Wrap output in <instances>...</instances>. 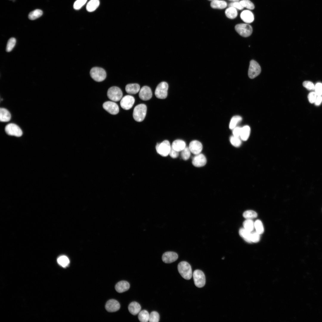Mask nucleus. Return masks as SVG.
<instances>
[{
  "label": "nucleus",
  "mask_w": 322,
  "mask_h": 322,
  "mask_svg": "<svg viewBox=\"0 0 322 322\" xmlns=\"http://www.w3.org/2000/svg\"><path fill=\"white\" fill-rule=\"evenodd\" d=\"M230 140L232 145L236 147H239L241 144V141L239 137L233 135L230 137Z\"/></svg>",
  "instance_id": "obj_37"
},
{
  "label": "nucleus",
  "mask_w": 322,
  "mask_h": 322,
  "mask_svg": "<svg viewBox=\"0 0 322 322\" xmlns=\"http://www.w3.org/2000/svg\"><path fill=\"white\" fill-rule=\"evenodd\" d=\"M11 118V114L7 110L4 108H0V120L1 122H8L10 120Z\"/></svg>",
  "instance_id": "obj_23"
},
{
  "label": "nucleus",
  "mask_w": 322,
  "mask_h": 322,
  "mask_svg": "<svg viewBox=\"0 0 322 322\" xmlns=\"http://www.w3.org/2000/svg\"><path fill=\"white\" fill-rule=\"evenodd\" d=\"M261 68L259 64L256 61L252 60L250 62L248 71L249 77L253 79L258 76L261 72Z\"/></svg>",
  "instance_id": "obj_10"
},
{
  "label": "nucleus",
  "mask_w": 322,
  "mask_h": 322,
  "mask_svg": "<svg viewBox=\"0 0 322 322\" xmlns=\"http://www.w3.org/2000/svg\"><path fill=\"white\" fill-rule=\"evenodd\" d=\"M16 43V40L14 38H10L7 42L6 51L7 52H11L14 47Z\"/></svg>",
  "instance_id": "obj_34"
},
{
  "label": "nucleus",
  "mask_w": 322,
  "mask_h": 322,
  "mask_svg": "<svg viewBox=\"0 0 322 322\" xmlns=\"http://www.w3.org/2000/svg\"><path fill=\"white\" fill-rule=\"evenodd\" d=\"M208 0L211 1H215L218 0Z\"/></svg>",
  "instance_id": "obj_51"
},
{
  "label": "nucleus",
  "mask_w": 322,
  "mask_h": 322,
  "mask_svg": "<svg viewBox=\"0 0 322 322\" xmlns=\"http://www.w3.org/2000/svg\"><path fill=\"white\" fill-rule=\"evenodd\" d=\"M230 1H231L233 2L238 1L239 0H229Z\"/></svg>",
  "instance_id": "obj_50"
},
{
  "label": "nucleus",
  "mask_w": 322,
  "mask_h": 322,
  "mask_svg": "<svg viewBox=\"0 0 322 322\" xmlns=\"http://www.w3.org/2000/svg\"><path fill=\"white\" fill-rule=\"evenodd\" d=\"M303 85L304 87L308 90H315V86L313 83L310 81H304L303 82Z\"/></svg>",
  "instance_id": "obj_43"
},
{
  "label": "nucleus",
  "mask_w": 322,
  "mask_h": 322,
  "mask_svg": "<svg viewBox=\"0 0 322 322\" xmlns=\"http://www.w3.org/2000/svg\"><path fill=\"white\" fill-rule=\"evenodd\" d=\"M239 2L244 7L250 10H253L254 8V4L249 0H242Z\"/></svg>",
  "instance_id": "obj_39"
},
{
  "label": "nucleus",
  "mask_w": 322,
  "mask_h": 322,
  "mask_svg": "<svg viewBox=\"0 0 322 322\" xmlns=\"http://www.w3.org/2000/svg\"><path fill=\"white\" fill-rule=\"evenodd\" d=\"M149 314L146 310H143L140 311L138 315V318L141 322H147L149 321Z\"/></svg>",
  "instance_id": "obj_29"
},
{
  "label": "nucleus",
  "mask_w": 322,
  "mask_h": 322,
  "mask_svg": "<svg viewBox=\"0 0 322 322\" xmlns=\"http://www.w3.org/2000/svg\"><path fill=\"white\" fill-rule=\"evenodd\" d=\"M99 4V0H90L87 4L86 10L89 12H93L98 7Z\"/></svg>",
  "instance_id": "obj_25"
},
{
  "label": "nucleus",
  "mask_w": 322,
  "mask_h": 322,
  "mask_svg": "<svg viewBox=\"0 0 322 322\" xmlns=\"http://www.w3.org/2000/svg\"><path fill=\"white\" fill-rule=\"evenodd\" d=\"M242 120V117L239 115H236L233 117L231 118L229 124V128L230 129H233L236 127L237 124L240 122Z\"/></svg>",
  "instance_id": "obj_30"
},
{
  "label": "nucleus",
  "mask_w": 322,
  "mask_h": 322,
  "mask_svg": "<svg viewBox=\"0 0 322 322\" xmlns=\"http://www.w3.org/2000/svg\"><path fill=\"white\" fill-rule=\"evenodd\" d=\"M168 83L163 81L159 83L157 86L155 91V95L156 97L160 99H165L166 98L168 95Z\"/></svg>",
  "instance_id": "obj_4"
},
{
  "label": "nucleus",
  "mask_w": 322,
  "mask_h": 322,
  "mask_svg": "<svg viewBox=\"0 0 322 322\" xmlns=\"http://www.w3.org/2000/svg\"><path fill=\"white\" fill-rule=\"evenodd\" d=\"M322 102V97L321 96H318L315 102V105L318 106L321 104Z\"/></svg>",
  "instance_id": "obj_49"
},
{
  "label": "nucleus",
  "mask_w": 322,
  "mask_h": 322,
  "mask_svg": "<svg viewBox=\"0 0 322 322\" xmlns=\"http://www.w3.org/2000/svg\"><path fill=\"white\" fill-rule=\"evenodd\" d=\"M225 13L226 16L230 19H234L236 18L237 15L236 9L232 7H229L227 9Z\"/></svg>",
  "instance_id": "obj_28"
},
{
  "label": "nucleus",
  "mask_w": 322,
  "mask_h": 322,
  "mask_svg": "<svg viewBox=\"0 0 322 322\" xmlns=\"http://www.w3.org/2000/svg\"><path fill=\"white\" fill-rule=\"evenodd\" d=\"M191 151L188 147H186L182 151L181 156L182 158L184 160H187L190 157Z\"/></svg>",
  "instance_id": "obj_38"
},
{
  "label": "nucleus",
  "mask_w": 322,
  "mask_h": 322,
  "mask_svg": "<svg viewBox=\"0 0 322 322\" xmlns=\"http://www.w3.org/2000/svg\"><path fill=\"white\" fill-rule=\"evenodd\" d=\"M210 5L213 8L223 9L227 7V3L224 1L218 0L212 1Z\"/></svg>",
  "instance_id": "obj_27"
},
{
  "label": "nucleus",
  "mask_w": 322,
  "mask_h": 322,
  "mask_svg": "<svg viewBox=\"0 0 322 322\" xmlns=\"http://www.w3.org/2000/svg\"><path fill=\"white\" fill-rule=\"evenodd\" d=\"M229 7H232L236 8V9L241 10L243 9L244 7L242 6L240 2L238 1L230 3L228 5Z\"/></svg>",
  "instance_id": "obj_46"
},
{
  "label": "nucleus",
  "mask_w": 322,
  "mask_h": 322,
  "mask_svg": "<svg viewBox=\"0 0 322 322\" xmlns=\"http://www.w3.org/2000/svg\"><path fill=\"white\" fill-rule=\"evenodd\" d=\"M193 276L194 284L196 287L201 288L205 285V276L202 271L199 270H196L194 271Z\"/></svg>",
  "instance_id": "obj_8"
},
{
  "label": "nucleus",
  "mask_w": 322,
  "mask_h": 322,
  "mask_svg": "<svg viewBox=\"0 0 322 322\" xmlns=\"http://www.w3.org/2000/svg\"><path fill=\"white\" fill-rule=\"evenodd\" d=\"M178 258L177 254L174 252L168 251L165 253L162 256V261L166 263H170L176 261Z\"/></svg>",
  "instance_id": "obj_17"
},
{
  "label": "nucleus",
  "mask_w": 322,
  "mask_h": 322,
  "mask_svg": "<svg viewBox=\"0 0 322 322\" xmlns=\"http://www.w3.org/2000/svg\"><path fill=\"white\" fill-rule=\"evenodd\" d=\"M178 270L181 276L185 279L189 280L192 277V271L190 265L187 262L182 261L178 264Z\"/></svg>",
  "instance_id": "obj_1"
},
{
  "label": "nucleus",
  "mask_w": 322,
  "mask_h": 322,
  "mask_svg": "<svg viewBox=\"0 0 322 322\" xmlns=\"http://www.w3.org/2000/svg\"><path fill=\"white\" fill-rule=\"evenodd\" d=\"M130 287L128 282L125 281H120L115 285V288L118 292L122 293L128 290Z\"/></svg>",
  "instance_id": "obj_19"
},
{
  "label": "nucleus",
  "mask_w": 322,
  "mask_h": 322,
  "mask_svg": "<svg viewBox=\"0 0 322 322\" xmlns=\"http://www.w3.org/2000/svg\"><path fill=\"white\" fill-rule=\"evenodd\" d=\"M152 96V92L149 87L147 86H144L140 89L139 96L142 100H148L151 98Z\"/></svg>",
  "instance_id": "obj_14"
},
{
  "label": "nucleus",
  "mask_w": 322,
  "mask_h": 322,
  "mask_svg": "<svg viewBox=\"0 0 322 322\" xmlns=\"http://www.w3.org/2000/svg\"><path fill=\"white\" fill-rule=\"evenodd\" d=\"M235 28L236 31L240 35L245 37L250 36L253 31L252 27L247 24H237L236 25Z\"/></svg>",
  "instance_id": "obj_6"
},
{
  "label": "nucleus",
  "mask_w": 322,
  "mask_h": 322,
  "mask_svg": "<svg viewBox=\"0 0 322 322\" xmlns=\"http://www.w3.org/2000/svg\"><path fill=\"white\" fill-rule=\"evenodd\" d=\"M171 146L174 150L179 152L182 151L186 147V144L182 140H177L174 141Z\"/></svg>",
  "instance_id": "obj_22"
},
{
  "label": "nucleus",
  "mask_w": 322,
  "mask_h": 322,
  "mask_svg": "<svg viewBox=\"0 0 322 322\" xmlns=\"http://www.w3.org/2000/svg\"><path fill=\"white\" fill-rule=\"evenodd\" d=\"M135 99L133 97L130 95H126L122 98L120 104L123 109L128 110L132 108Z\"/></svg>",
  "instance_id": "obj_11"
},
{
  "label": "nucleus",
  "mask_w": 322,
  "mask_h": 322,
  "mask_svg": "<svg viewBox=\"0 0 322 322\" xmlns=\"http://www.w3.org/2000/svg\"><path fill=\"white\" fill-rule=\"evenodd\" d=\"M141 309L140 305L136 301L131 303L129 305L128 309L132 315H135L139 313Z\"/></svg>",
  "instance_id": "obj_21"
},
{
  "label": "nucleus",
  "mask_w": 322,
  "mask_h": 322,
  "mask_svg": "<svg viewBox=\"0 0 322 322\" xmlns=\"http://www.w3.org/2000/svg\"><path fill=\"white\" fill-rule=\"evenodd\" d=\"M140 87L137 83H130L127 84L125 87L126 92L130 94H135L140 90Z\"/></svg>",
  "instance_id": "obj_20"
},
{
  "label": "nucleus",
  "mask_w": 322,
  "mask_h": 322,
  "mask_svg": "<svg viewBox=\"0 0 322 322\" xmlns=\"http://www.w3.org/2000/svg\"><path fill=\"white\" fill-rule=\"evenodd\" d=\"M43 13V11L41 10L36 9L29 13L28 18L31 20H34L42 16Z\"/></svg>",
  "instance_id": "obj_31"
},
{
  "label": "nucleus",
  "mask_w": 322,
  "mask_h": 322,
  "mask_svg": "<svg viewBox=\"0 0 322 322\" xmlns=\"http://www.w3.org/2000/svg\"><path fill=\"white\" fill-rule=\"evenodd\" d=\"M91 77L95 81L100 82L104 80L106 78V73L103 68L95 67L92 68L90 72Z\"/></svg>",
  "instance_id": "obj_3"
},
{
  "label": "nucleus",
  "mask_w": 322,
  "mask_h": 322,
  "mask_svg": "<svg viewBox=\"0 0 322 322\" xmlns=\"http://www.w3.org/2000/svg\"><path fill=\"white\" fill-rule=\"evenodd\" d=\"M58 263L63 267L68 266L69 263V260L68 258L65 256H60L57 259Z\"/></svg>",
  "instance_id": "obj_32"
},
{
  "label": "nucleus",
  "mask_w": 322,
  "mask_h": 322,
  "mask_svg": "<svg viewBox=\"0 0 322 322\" xmlns=\"http://www.w3.org/2000/svg\"><path fill=\"white\" fill-rule=\"evenodd\" d=\"M171 146L169 142L167 140H165L160 143H157L156 146V149L158 153L163 157H166L169 154Z\"/></svg>",
  "instance_id": "obj_7"
},
{
  "label": "nucleus",
  "mask_w": 322,
  "mask_h": 322,
  "mask_svg": "<svg viewBox=\"0 0 322 322\" xmlns=\"http://www.w3.org/2000/svg\"><path fill=\"white\" fill-rule=\"evenodd\" d=\"M260 234L256 231L251 232L250 239L252 242L256 243L260 240Z\"/></svg>",
  "instance_id": "obj_42"
},
{
  "label": "nucleus",
  "mask_w": 322,
  "mask_h": 322,
  "mask_svg": "<svg viewBox=\"0 0 322 322\" xmlns=\"http://www.w3.org/2000/svg\"><path fill=\"white\" fill-rule=\"evenodd\" d=\"M103 107L105 110L112 114H116L119 112V106L114 101L106 102L103 103Z\"/></svg>",
  "instance_id": "obj_12"
},
{
  "label": "nucleus",
  "mask_w": 322,
  "mask_h": 322,
  "mask_svg": "<svg viewBox=\"0 0 322 322\" xmlns=\"http://www.w3.org/2000/svg\"><path fill=\"white\" fill-rule=\"evenodd\" d=\"M251 232L247 230L244 228H240L239 231L240 236L245 241L250 243L252 242L250 239Z\"/></svg>",
  "instance_id": "obj_24"
},
{
  "label": "nucleus",
  "mask_w": 322,
  "mask_h": 322,
  "mask_svg": "<svg viewBox=\"0 0 322 322\" xmlns=\"http://www.w3.org/2000/svg\"><path fill=\"white\" fill-rule=\"evenodd\" d=\"M160 320V315L157 312L154 311L149 314V321L150 322H158Z\"/></svg>",
  "instance_id": "obj_40"
},
{
  "label": "nucleus",
  "mask_w": 322,
  "mask_h": 322,
  "mask_svg": "<svg viewBox=\"0 0 322 322\" xmlns=\"http://www.w3.org/2000/svg\"><path fill=\"white\" fill-rule=\"evenodd\" d=\"M244 228L247 230L252 232L254 229V224L253 221L250 219H247L243 223Z\"/></svg>",
  "instance_id": "obj_33"
},
{
  "label": "nucleus",
  "mask_w": 322,
  "mask_h": 322,
  "mask_svg": "<svg viewBox=\"0 0 322 322\" xmlns=\"http://www.w3.org/2000/svg\"><path fill=\"white\" fill-rule=\"evenodd\" d=\"M107 96L108 98L114 102L118 101L121 100L123 93L121 89L118 87L113 86L108 89Z\"/></svg>",
  "instance_id": "obj_5"
},
{
  "label": "nucleus",
  "mask_w": 322,
  "mask_h": 322,
  "mask_svg": "<svg viewBox=\"0 0 322 322\" xmlns=\"http://www.w3.org/2000/svg\"><path fill=\"white\" fill-rule=\"evenodd\" d=\"M250 128L248 126H245L241 128L240 137L242 140L246 141L248 138L250 133Z\"/></svg>",
  "instance_id": "obj_26"
},
{
  "label": "nucleus",
  "mask_w": 322,
  "mask_h": 322,
  "mask_svg": "<svg viewBox=\"0 0 322 322\" xmlns=\"http://www.w3.org/2000/svg\"><path fill=\"white\" fill-rule=\"evenodd\" d=\"M242 19L247 23H250L254 20V16L252 13L249 10L243 11L240 14Z\"/></svg>",
  "instance_id": "obj_18"
},
{
  "label": "nucleus",
  "mask_w": 322,
  "mask_h": 322,
  "mask_svg": "<svg viewBox=\"0 0 322 322\" xmlns=\"http://www.w3.org/2000/svg\"><path fill=\"white\" fill-rule=\"evenodd\" d=\"M254 224L256 231L260 234L263 233L264 228L261 222L259 220H257L255 222Z\"/></svg>",
  "instance_id": "obj_35"
},
{
  "label": "nucleus",
  "mask_w": 322,
  "mask_h": 322,
  "mask_svg": "<svg viewBox=\"0 0 322 322\" xmlns=\"http://www.w3.org/2000/svg\"><path fill=\"white\" fill-rule=\"evenodd\" d=\"M244 217L247 219H252L256 217L257 213L252 210H248L245 211L243 214Z\"/></svg>",
  "instance_id": "obj_36"
},
{
  "label": "nucleus",
  "mask_w": 322,
  "mask_h": 322,
  "mask_svg": "<svg viewBox=\"0 0 322 322\" xmlns=\"http://www.w3.org/2000/svg\"><path fill=\"white\" fill-rule=\"evenodd\" d=\"M317 96V95L315 92H310L308 96L309 102L311 103H314Z\"/></svg>",
  "instance_id": "obj_45"
},
{
  "label": "nucleus",
  "mask_w": 322,
  "mask_h": 322,
  "mask_svg": "<svg viewBox=\"0 0 322 322\" xmlns=\"http://www.w3.org/2000/svg\"><path fill=\"white\" fill-rule=\"evenodd\" d=\"M87 0H77L74 3V8L75 10L80 9L87 1Z\"/></svg>",
  "instance_id": "obj_41"
},
{
  "label": "nucleus",
  "mask_w": 322,
  "mask_h": 322,
  "mask_svg": "<svg viewBox=\"0 0 322 322\" xmlns=\"http://www.w3.org/2000/svg\"><path fill=\"white\" fill-rule=\"evenodd\" d=\"M147 109L146 105L143 104H140L135 106L133 113L134 120L138 122L142 121L146 116Z\"/></svg>",
  "instance_id": "obj_2"
},
{
  "label": "nucleus",
  "mask_w": 322,
  "mask_h": 322,
  "mask_svg": "<svg viewBox=\"0 0 322 322\" xmlns=\"http://www.w3.org/2000/svg\"><path fill=\"white\" fill-rule=\"evenodd\" d=\"M207 159L205 156L202 154L195 155L192 160L193 165L196 167H201L205 165Z\"/></svg>",
  "instance_id": "obj_13"
},
{
  "label": "nucleus",
  "mask_w": 322,
  "mask_h": 322,
  "mask_svg": "<svg viewBox=\"0 0 322 322\" xmlns=\"http://www.w3.org/2000/svg\"><path fill=\"white\" fill-rule=\"evenodd\" d=\"M189 148L191 152L196 155L200 153L202 149V145L199 141L193 140L190 143Z\"/></svg>",
  "instance_id": "obj_15"
},
{
  "label": "nucleus",
  "mask_w": 322,
  "mask_h": 322,
  "mask_svg": "<svg viewBox=\"0 0 322 322\" xmlns=\"http://www.w3.org/2000/svg\"><path fill=\"white\" fill-rule=\"evenodd\" d=\"M169 154L172 158H176L179 156V152L174 150L171 146Z\"/></svg>",
  "instance_id": "obj_47"
},
{
  "label": "nucleus",
  "mask_w": 322,
  "mask_h": 322,
  "mask_svg": "<svg viewBox=\"0 0 322 322\" xmlns=\"http://www.w3.org/2000/svg\"><path fill=\"white\" fill-rule=\"evenodd\" d=\"M241 128L237 127L235 128L233 131V135L237 137H240Z\"/></svg>",
  "instance_id": "obj_48"
},
{
  "label": "nucleus",
  "mask_w": 322,
  "mask_h": 322,
  "mask_svg": "<svg viewBox=\"0 0 322 322\" xmlns=\"http://www.w3.org/2000/svg\"><path fill=\"white\" fill-rule=\"evenodd\" d=\"M315 92L317 96L322 95V83H317L315 86Z\"/></svg>",
  "instance_id": "obj_44"
},
{
  "label": "nucleus",
  "mask_w": 322,
  "mask_h": 322,
  "mask_svg": "<svg viewBox=\"0 0 322 322\" xmlns=\"http://www.w3.org/2000/svg\"><path fill=\"white\" fill-rule=\"evenodd\" d=\"M120 305L119 302L114 299H110L108 301L105 305L106 310L110 312H115L118 311L120 308Z\"/></svg>",
  "instance_id": "obj_16"
},
{
  "label": "nucleus",
  "mask_w": 322,
  "mask_h": 322,
  "mask_svg": "<svg viewBox=\"0 0 322 322\" xmlns=\"http://www.w3.org/2000/svg\"><path fill=\"white\" fill-rule=\"evenodd\" d=\"M5 130L7 134L10 136L20 137L23 134L21 128L14 123H10L7 125L5 127Z\"/></svg>",
  "instance_id": "obj_9"
}]
</instances>
